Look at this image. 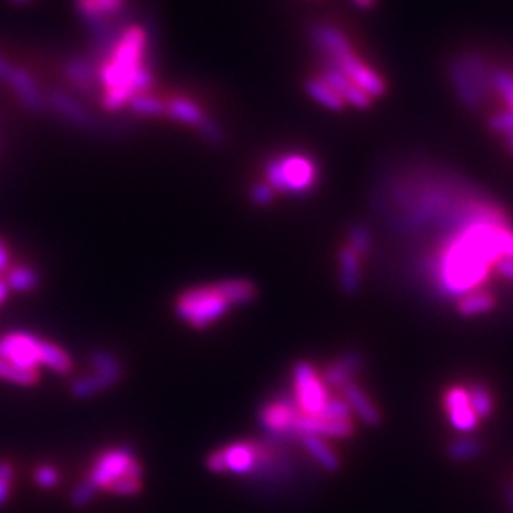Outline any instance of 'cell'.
<instances>
[{"label": "cell", "instance_id": "30bf717a", "mask_svg": "<svg viewBox=\"0 0 513 513\" xmlns=\"http://www.w3.org/2000/svg\"><path fill=\"white\" fill-rule=\"evenodd\" d=\"M443 405L449 416V424L461 433H471L480 424L478 414L473 413L466 386H452L443 395Z\"/></svg>", "mask_w": 513, "mask_h": 513}, {"label": "cell", "instance_id": "d4e9b609", "mask_svg": "<svg viewBox=\"0 0 513 513\" xmlns=\"http://www.w3.org/2000/svg\"><path fill=\"white\" fill-rule=\"evenodd\" d=\"M494 307H497V299H494V295H490L487 291L466 293L459 299V302H456V310H459V314L464 316V318H475V316L489 314Z\"/></svg>", "mask_w": 513, "mask_h": 513}, {"label": "cell", "instance_id": "d6a6232c", "mask_svg": "<svg viewBox=\"0 0 513 513\" xmlns=\"http://www.w3.org/2000/svg\"><path fill=\"white\" fill-rule=\"evenodd\" d=\"M492 90L513 112V74L506 69H492Z\"/></svg>", "mask_w": 513, "mask_h": 513}, {"label": "cell", "instance_id": "7c38bea8", "mask_svg": "<svg viewBox=\"0 0 513 513\" xmlns=\"http://www.w3.org/2000/svg\"><path fill=\"white\" fill-rule=\"evenodd\" d=\"M364 367H366L364 354L357 350H348L338 356L335 361H331L321 376L329 388L342 390L350 383H354V376Z\"/></svg>", "mask_w": 513, "mask_h": 513}, {"label": "cell", "instance_id": "b9f144b4", "mask_svg": "<svg viewBox=\"0 0 513 513\" xmlns=\"http://www.w3.org/2000/svg\"><path fill=\"white\" fill-rule=\"evenodd\" d=\"M93 3L110 17L126 14V5H128L126 0H93Z\"/></svg>", "mask_w": 513, "mask_h": 513}, {"label": "cell", "instance_id": "836d02e7", "mask_svg": "<svg viewBox=\"0 0 513 513\" xmlns=\"http://www.w3.org/2000/svg\"><path fill=\"white\" fill-rule=\"evenodd\" d=\"M0 380L17 385V386H34L38 383V373H27L12 366L10 361L0 357Z\"/></svg>", "mask_w": 513, "mask_h": 513}, {"label": "cell", "instance_id": "1f68e13d", "mask_svg": "<svg viewBox=\"0 0 513 513\" xmlns=\"http://www.w3.org/2000/svg\"><path fill=\"white\" fill-rule=\"evenodd\" d=\"M468 395H470V404L473 413L478 414V418H489L492 414L494 409V402H492V394L487 386L483 385H473L468 388Z\"/></svg>", "mask_w": 513, "mask_h": 513}, {"label": "cell", "instance_id": "484cf974", "mask_svg": "<svg viewBox=\"0 0 513 513\" xmlns=\"http://www.w3.org/2000/svg\"><path fill=\"white\" fill-rule=\"evenodd\" d=\"M304 88H307V93L321 107H326L329 110H342L347 107V103L340 100V95L326 81H323L321 76H314V79H309L307 86H304Z\"/></svg>", "mask_w": 513, "mask_h": 513}, {"label": "cell", "instance_id": "3957f363", "mask_svg": "<svg viewBox=\"0 0 513 513\" xmlns=\"http://www.w3.org/2000/svg\"><path fill=\"white\" fill-rule=\"evenodd\" d=\"M318 174V164L312 157L291 152L266 162L264 183H269L276 195H307L316 186Z\"/></svg>", "mask_w": 513, "mask_h": 513}, {"label": "cell", "instance_id": "4fadbf2b", "mask_svg": "<svg viewBox=\"0 0 513 513\" xmlns=\"http://www.w3.org/2000/svg\"><path fill=\"white\" fill-rule=\"evenodd\" d=\"M46 101L69 124H72L76 128H82V129H91L95 126V120L88 112V109L76 101L72 95H69L67 91H63L60 88H53V90L48 91Z\"/></svg>", "mask_w": 513, "mask_h": 513}, {"label": "cell", "instance_id": "277c9868", "mask_svg": "<svg viewBox=\"0 0 513 513\" xmlns=\"http://www.w3.org/2000/svg\"><path fill=\"white\" fill-rule=\"evenodd\" d=\"M174 309L181 321L200 331L212 328L214 323H217L231 312L233 307L219 291L217 283H209L183 291L177 297Z\"/></svg>", "mask_w": 513, "mask_h": 513}, {"label": "cell", "instance_id": "ee69618b", "mask_svg": "<svg viewBox=\"0 0 513 513\" xmlns=\"http://www.w3.org/2000/svg\"><path fill=\"white\" fill-rule=\"evenodd\" d=\"M497 271L502 278L513 281V259H502L497 262Z\"/></svg>", "mask_w": 513, "mask_h": 513}, {"label": "cell", "instance_id": "60d3db41", "mask_svg": "<svg viewBox=\"0 0 513 513\" xmlns=\"http://www.w3.org/2000/svg\"><path fill=\"white\" fill-rule=\"evenodd\" d=\"M489 128L494 133H502V136L513 131V112L511 110H500L497 114H492V117L489 119Z\"/></svg>", "mask_w": 513, "mask_h": 513}, {"label": "cell", "instance_id": "8fae6325", "mask_svg": "<svg viewBox=\"0 0 513 513\" xmlns=\"http://www.w3.org/2000/svg\"><path fill=\"white\" fill-rule=\"evenodd\" d=\"M6 84L15 93V98L19 100V103H22L29 112L41 114V112L46 110V107H48L46 95L43 93L41 86L36 84V81L33 79V74L27 72L25 69L12 65Z\"/></svg>", "mask_w": 513, "mask_h": 513}, {"label": "cell", "instance_id": "5b68a950", "mask_svg": "<svg viewBox=\"0 0 513 513\" xmlns=\"http://www.w3.org/2000/svg\"><path fill=\"white\" fill-rule=\"evenodd\" d=\"M274 456L276 454L262 443L234 442L209 454L205 459V468L214 473L231 471L236 475H247L269 468Z\"/></svg>", "mask_w": 513, "mask_h": 513}, {"label": "cell", "instance_id": "4316f807", "mask_svg": "<svg viewBox=\"0 0 513 513\" xmlns=\"http://www.w3.org/2000/svg\"><path fill=\"white\" fill-rule=\"evenodd\" d=\"M41 364L48 369H52L55 375H69L72 371V357L67 350L57 347L55 342L44 340L43 342V354H41Z\"/></svg>", "mask_w": 513, "mask_h": 513}, {"label": "cell", "instance_id": "681fc988", "mask_svg": "<svg viewBox=\"0 0 513 513\" xmlns=\"http://www.w3.org/2000/svg\"><path fill=\"white\" fill-rule=\"evenodd\" d=\"M504 141H506V145H508L509 152H513V131L506 133V136H504Z\"/></svg>", "mask_w": 513, "mask_h": 513}, {"label": "cell", "instance_id": "bcb514c9", "mask_svg": "<svg viewBox=\"0 0 513 513\" xmlns=\"http://www.w3.org/2000/svg\"><path fill=\"white\" fill-rule=\"evenodd\" d=\"M8 293H10V288H8V283L5 278H0V307L6 302L8 299Z\"/></svg>", "mask_w": 513, "mask_h": 513}, {"label": "cell", "instance_id": "f6af8a7d", "mask_svg": "<svg viewBox=\"0 0 513 513\" xmlns=\"http://www.w3.org/2000/svg\"><path fill=\"white\" fill-rule=\"evenodd\" d=\"M10 69H12V63H8L3 55H0V81H5L8 79V74H10Z\"/></svg>", "mask_w": 513, "mask_h": 513}, {"label": "cell", "instance_id": "cb8c5ba5", "mask_svg": "<svg viewBox=\"0 0 513 513\" xmlns=\"http://www.w3.org/2000/svg\"><path fill=\"white\" fill-rule=\"evenodd\" d=\"M304 449L309 451L312 459L329 473H337L340 470V459L338 454L331 449V445L326 442V437L319 435H304L300 437Z\"/></svg>", "mask_w": 513, "mask_h": 513}, {"label": "cell", "instance_id": "7dc6e473", "mask_svg": "<svg viewBox=\"0 0 513 513\" xmlns=\"http://www.w3.org/2000/svg\"><path fill=\"white\" fill-rule=\"evenodd\" d=\"M352 3H354L357 8L367 10V8H371V6L375 5V0H352Z\"/></svg>", "mask_w": 513, "mask_h": 513}, {"label": "cell", "instance_id": "6da1fadb", "mask_svg": "<svg viewBox=\"0 0 513 513\" xmlns=\"http://www.w3.org/2000/svg\"><path fill=\"white\" fill-rule=\"evenodd\" d=\"M148 33L131 24L120 34L117 44L100 63V86L103 88L101 105L107 110H120L136 95L148 93L155 84V72L147 63Z\"/></svg>", "mask_w": 513, "mask_h": 513}, {"label": "cell", "instance_id": "f907efd6", "mask_svg": "<svg viewBox=\"0 0 513 513\" xmlns=\"http://www.w3.org/2000/svg\"><path fill=\"white\" fill-rule=\"evenodd\" d=\"M12 3H15V5H24V3H29V0H12Z\"/></svg>", "mask_w": 513, "mask_h": 513}, {"label": "cell", "instance_id": "d590c367", "mask_svg": "<svg viewBox=\"0 0 513 513\" xmlns=\"http://www.w3.org/2000/svg\"><path fill=\"white\" fill-rule=\"evenodd\" d=\"M95 497H98V489H95V485L91 481L84 480L79 485L72 487V490L69 494V502H71L72 508L82 509V508L90 506L95 500Z\"/></svg>", "mask_w": 513, "mask_h": 513}, {"label": "cell", "instance_id": "83f0119b", "mask_svg": "<svg viewBox=\"0 0 513 513\" xmlns=\"http://www.w3.org/2000/svg\"><path fill=\"white\" fill-rule=\"evenodd\" d=\"M6 283L10 290L17 293H31L38 288V285H41V274H38L33 266L17 264L12 271H8Z\"/></svg>", "mask_w": 513, "mask_h": 513}, {"label": "cell", "instance_id": "f546056e", "mask_svg": "<svg viewBox=\"0 0 513 513\" xmlns=\"http://www.w3.org/2000/svg\"><path fill=\"white\" fill-rule=\"evenodd\" d=\"M481 452H483V443L480 440H475V437H470V435L459 437V440H454L447 447L449 459L454 461V462L473 461V459H478Z\"/></svg>", "mask_w": 513, "mask_h": 513}, {"label": "cell", "instance_id": "74e56055", "mask_svg": "<svg viewBox=\"0 0 513 513\" xmlns=\"http://www.w3.org/2000/svg\"><path fill=\"white\" fill-rule=\"evenodd\" d=\"M15 478V470L10 461H0V509H3L10 497H12V485Z\"/></svg>", "mask_w": 513, "mask_h": 513}, {"label": "cell", "instance_id": "f35d334b", "mask_svg": "<svg viewBox=\"0 0 513 513\" xmlns=\"http://www.w3.org/2000/svg\"><path fill=\"white\" fill-rule=\"evenodd\" d=\"M34 483L41 489H53L60 483V471H57L53 466L50 464H43L34 470Z\"/></svg>", "mask_w": 513, "mask_h": 513}, {"label": "cell", "instance_id": "4dcf8cb0", "mask_svg": "<svg viewBox=\"0 0 513 513\" xmlns=\"http://www.w3.org/2000/svg\"><path fill=\"white\" fill-rule=\"evenodd\" d=\"M128 107L136 114H139V117H148V119L164 117L166 114V101H162L160 98H155V95H148V93L136 95Z\"/></svg>", "mask_w": 513, "mask_h": 513}, {"label": "cell", "instance_id": "c3c4849f", "mask_svg": "<svg viewBox=\"0 0 513 513\" xmlns=\"http://www.w3.org/2000/svg\"><path fill=\"white\" fill-rule=\"evenodd\" d=\"M506 500H508L509 511L513 513V487H508V490H506Z\"/></svg>", "mask_w": 513, "mask_h": 513}, {"label": "cell", "instance_id": "7a4b0ae2", "mask_svg": "<svg viewBox=\"0 0 513 513\" xmlns=\"http://www.w3.org/2000/svg\"><path fill=\"white\" fill-rule=\"evenodd\" d=\"M86 480L98 490H109L117 497H136L143 489V468L129 447H114L95 459Z\"/></svg>", "mask_w": 513, "mask_h": 513}, {"label": "cell", "instance_id": "ac0fdd59", "mask_svg": "<svg viewBox=\"0 0 513 513\" xmlns=\"http://www.w3.org/2000/svg\"><path fill=\"white\" fill-rule=\"evenodd\" d=\"M342 399L348 404L352 414H356L361 423L367 426H378L383 423V414H380L378 407L375 405L369 394L361 388L357 383H350L340 390Z\"/></svg>", "mask_w": 513, "mask_h": 513}, {"label": "cell", "instance_id": "44dd1931", "mask_svg": "<svg viewBox=\"0 0 513 513\" xmlns=\"http://www.w3.org/2000/svg\"><path fill=\"white\" fill-rule=\"evenodd\" d=\"M217 288L223 293V297L231 302V307H247L257 300L259 297V290L257 285L252 280H243V278H231V280H223L217 281Z\"/></svg>", "mask_w": 513, "mask_h": 513}, {"label": "cell", "instance_id": "ffe728a7", "mask_svg": "<svg viewBox=\"0 0 513 513\" xmlns=\"http://www.w3.org/2000/svg\"><path fill=\"white\" fill-rule=\"evenodd\" d=\"M338 283L342 293L354 297L361 288V257L345 245L338 252Z\"/></svg>", "mask_w": 513, "mask_h": 513}, {"label": "cell", "instance_id": "52a82bcc", "mask_svg": "<svg viewBox=\"0 0 513 513\" xmlns=\"http://www.w3.org/2000/svg\"><path fill=\"white\" fill-rule=\"evenodd\" d=\"M43 338L33 333L14 331L0 337V357L10 361L17 369L27 373H38L41 369V354H43Z\"/></svg>", "mask_w": 513, "mask_h": 513}, {"label": "cell", "instance_id": "7402d4cb", "mask_svg": "<svg viewBox=\"0 0 513 513\" xmlns=\"http://www.w3.org/2000/svg\"><path fill=\"white\" fill-rule=\"evenodd\" d=\"M166 117H169L171 120H176L179 124L185 126H193L198 128L205 119L207 114L205 110L193 100L188 98H174L166 101Z\"/></svg>", "mask_w": 513, "mask_h": 513}, {"label": "cell", "instance_id": "e0dca14e", "mask_svg": "<svg viewBox=\"0 0 513 513\" xmlns=\"http://www.w3.org/2000/svg\"><path fill=\"white\" fill-rule=\"evenodd\" d=\"M65 79L82 93H93L100 84V65L91 57H69L63 67Z\"/></svg>", "mask_w": 513, "mask_h": 513}, {"label": "cell", "instance_id": "8992f818", "mask_svg": "<svg viewBox=\"0 0 513 513\" xmlns=\"http://www.w3.org/2000/svg\"><path fill=\"white\" fill-rule=\"evenodd\" d=\"M293 402L302 414L309 416L321 414L329 402L326 380L309 361H297L293 366Z\"/></svg>", "mask_w": 513, "mask_h": 513}, {"label": "cell", "instance_id": "2e32d148", "mask_svg": "<svg viewBox=\"0 0 513 513\" xmlns=\"http://www.w3.org/2000/svg\"><path fill=\"white\" fill-rule=\"evenodd\" d=\"M447 76H449V82L456 93V98H459V101L466 107V109H478L483 100H481V95L478 93V90H475L471 79H470V74L461 60V55H456L452 57V60H449L447 63Z\"/></svg>", "mask_w": 513, "mask_h": 513}, {"label": "cell", "instance_id": "603a6c76", "mask_svg": "<svg viewBox=\"0 0 513 513\" xmlns=\"http://www.w3.org/2000/svg\"><path fill=\"white\" fill-rule=\"evenodd\" d=\"M119 383H120V380L112 378L109 375L91 371L90 375H84V376H79L76 380H72L69 392L74 399H88V397L98 395V394H101V392H105L112 386H117Z\"/></svg>", "mask_w": 513, "mask_h": 513}, {"label": "cell", "instance_id": "ab89813d", "mask_svg": "<svg viewBox=\"0 0 513 513\" xmlns=\"http://www.w3.org/2000/svg\"><path fill=\"white\" fill-rule=\"evenodd\" d=\"M250 198L255 205L264 207V205H271L276 200V190L269 185V183H255L250 190Z\"/></svg>", "mask_w": 513, "mask_h": 513}, {"label": "cell", "instance_id": "8d00e7d4", "mask_svg": "<svg viewBox=\"0 0 513 513\" xmlns=\"http://www.w3.org/2000/svg\"><path fill=\"white\" fill-rule=\"evenodd\" d=\"M196 129L200 131V136H202L209 145L223 147V145L226 143V131H224V128H223L217 120H214L212 117H207Z\"/></svg>", "mask_w": 513, "mask_h": 513}, {"label": "cell", "instance_id": "5bb4252c", "mask_svg": "<svg viewBox=\"0 0 513 513\" xmlns=\"http://www.w3.org/2000/svg\"><path fill=\"white\" fill-rule=\"evenodd\" d=\"M310 41L316 46V50L323 55V62H331L335 60V57L354 52L350 41L345 34H342V31L328 24L312 25Z\"/></svg>", "mask_w": 513, "mask_h": 513}, {"label": "cell", "instance_id": "9a60e30c", "mask_svg": "<svg viewBox=\"0 0 513 513\" xmlns=\"http://www.w3.org/2000/svg\"><path fill=\"white\" fill-rule=\"evenodd\" d=\"M319 76L340 95V100L345 101L347 105H354L356 109H369L371 107L373 100L366 91H361L345 72H340L338 69L323 63V71H321Z\"/></svg>", "mask_w": 513, "mask_h": 513}, {"label": "cell", "instance_id": "e575fe53", "mask_svg": "<svg viewBox=\"0 0 513 513\" xmlns=\"http://www.w3.org/2000/svg\"><path fill=\"white\" fill-rule=\"evenodd\" d=\"M347 245L352 247V250L359 257L369 255L371 250H373V238H371L369 228L366 224H352L348 228V243Z\"/></svg>", "mask_w": 513, "mask_h": 513}, {"label": "cell", "instance_id": "d6986e66", "mask_svg": "<svg viewBox=\"0 0 513 513\" xmlns=\"http://www.w3.org/2000/svg\"><path fill=\"white\" fill-rule=\"evenodd\" d=\"M461 60H462L468 74H470V79H471L475 90H478V93L481 95V100L487 101L489 98H492V95H494L492 67L489 65L485 57L478 52H466V53H461Z\"/></svg>", "mask_w": 513, "mask_h": 513}, {"label": "cell", "instance_id": "ba28073f", "mask_svg": "<svg viewBox=\"0 0 513 513\" xmlns=\"http://www.w3.org/2000/svg\"><path fill=\"white\" fill-rule=\"evenodd\" d=\"M323 63L338 69L340 72H345L361 91H366L369 95L371 100H378V98H383V95H386V90H388L386 81L373 67L361 62L356 55V52L345 53L340 57H335V60L331 62H323Z\"/></svg>", "mask_w": 513, "mask_h": 513}, {"label": "cell", "instance_id": "9c48e42d", "mask_svg": "<svg viewBox=\"0 0 513 513\" xmlns=\"http://www.w3.org/2000/svg\"><path fill=\"white\" fill-rule=\"evenodd\" d=\"M300 411L297 409L295 402L290 397H278L274 402L264 404L259 413V424L261 428L280 440H291L293 426Z\"/></svg>", "mask_w": 513, "mask_h": 513}, {"label": "cell", "instance_id": "f1b7e54d", "mask_svg": "<svg viewBox=\"0 0 513 513\" xmlns=\"http://www.w3.org/2000/svg\"><path fill=\"white\" fill-rule=\"evenodd\" d=\"M90 366H91V371L101 373V375H109L112 378H117V380H122L124 373H126L120 357L114 356L109 350H95L90 356Z\"/></svg>", "mask_w": 513, "mask_h": 513}, {"label": "cell", "instance_id": "7bdbcfd3", "mask_svg": "<svg viewBox=\"0 0 513 513\" xmlns=\"http://www.w3.org/2000/svg\"><path fill=\"white\" fill-rule=\"evenodd\" d=\"M10 264V247L5 238H0V276L8 271Z\"/></svg>", "mask_w": 513, "mask_h": 513}]
</instances>
